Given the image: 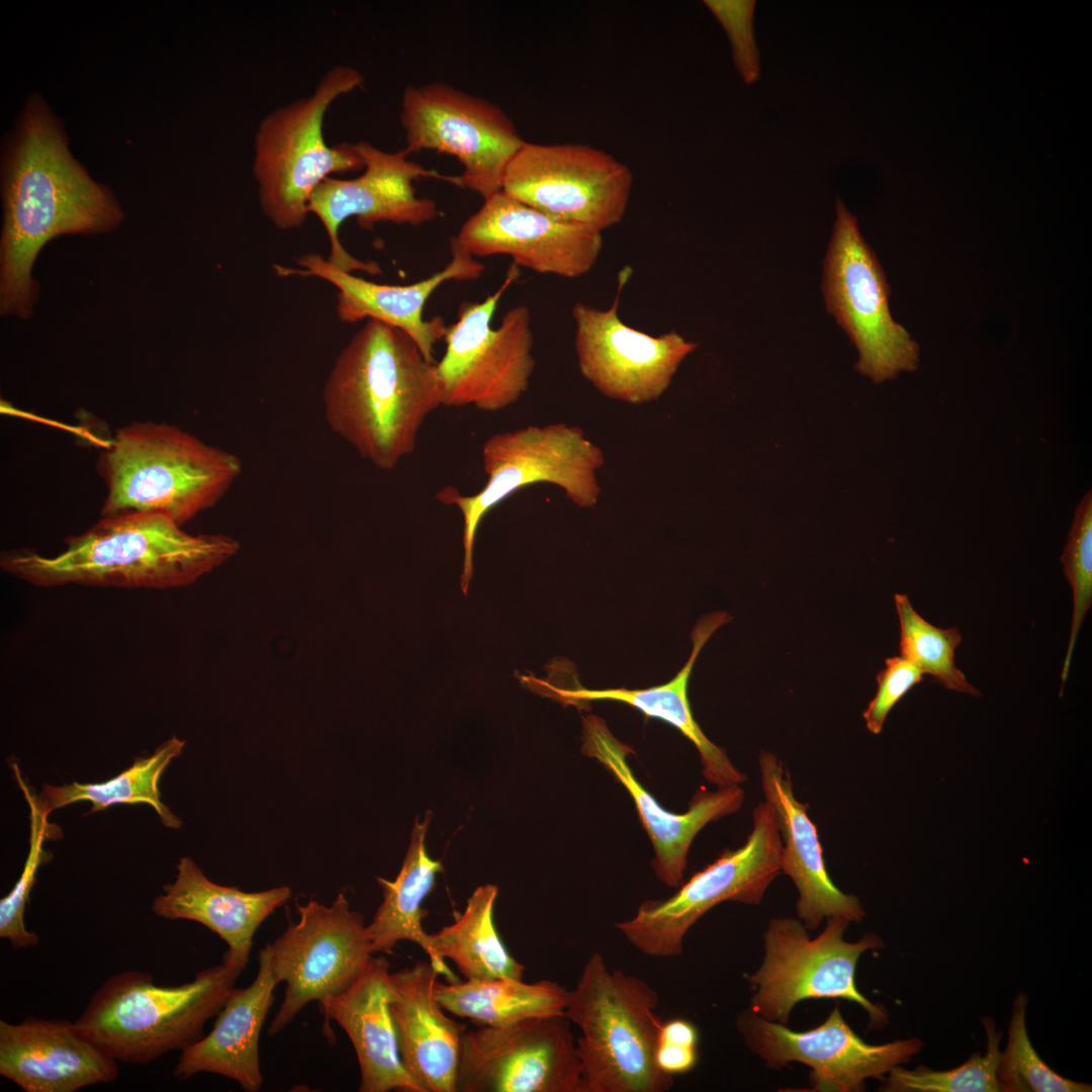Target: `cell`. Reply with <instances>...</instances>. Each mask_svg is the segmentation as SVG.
<instances>
[{"instance_id": "obj_29", "label": "cell", "mask_w": 1092, "mask_h": 1092, "mask_svg": "<svg viewBox=\"0 0 1092 1092\" xmlns=\"http://www.w3.org/2000/svg\"><path fill=\"white\" fill-rule=\"evenodd\" d=\"M276 985L266 945L259 953L255 980L232 990L212 1029L182 1051L173 1075L184 1080L199 1073L217 1074L236 1081L246 1092L259 1091L263 1082L259 1039Z\"/></svg>"}, {"instance_id": "obj_30", "label": "cell", "mask_w": 1092, "mask_h": 1092, "mask_svg": "<svg viewBox=\"0 0 1092 1092\" xmlns=\"http://www.w3.org/2000/svg\"><path fill=\"white\" fill-rule=\"evenodd\" d=\"M431 817L429 811L423 822L415 821L411 843L396 879L388 881L376 878L382 889L383 901L367 929L373 953L390 952L401 940L415 942L429 957L439 974L447 982L453 983L459 979L445 961L436 956L429 934L423 927L427 911L422 904L434 890L437 875L443 872L441 861L430 857L426 849L425 837Z\"/></svg>"}, {"instance_id": "obj_37", "label": "cell", "mask_w": 1092, "mask_h": 1092, "mask_svg": "<svg viewBox=\"0 0 1092 1092\" xmlns=\"http://www.w3.org/2000/svg\"><path fill=\"white\" fill-rule=\"evenodd\" d=\"M1027 1004L1026 993L1019 992L1013 1001L1007 1043L997 1070L1000 1092H1091L1090 1084L1067 1079L1041 1060L1028 1036Z\"/></svg>"}, {"instance_id": "obj_41", "label": "cell", "mask_w": 1092, "mask_h": 1092, "mask_svg": "<svg viewBox=\"0 0 1092 1092\" xmlns=\"http://www.w3.org/2000/svg\"><path fill=\"white\" fill-rule=\"evenodd\" d=\"M697 1046L658 1040L656 1062L662 1072L669 1076L690 1072L698 1060Z\"/></svg>"}, {"instance_id": "obj_14", "label": "cell", "mask_w": 1092, "mask_h": 1092, "mask_svg": "<svg viewBox=\"0 0 1092 1092\" xmlns=\"http://www.w3.org/2000/svg\"><path fill=\"white\" fill-rule=\"evenodd\" d=\"M298 914L297 922L267 944L274 979L285 983L269 1035L284 1029L309 1002L345 992L373 958L367 925L344 893L331 906L314 900L298 905Z\"/></svg>"}, {"instance_id": "obj_19", "label": "cell", "mask_w": 1092, "mask_h": 1092, "mask_svg": "<svg viewBox=\"0 0 1092 1092\" xmlns=\"http://www.w3.org/2000/svg\"><path fill=\"white\" fill-rule=\"evenodd\" d=\"M736 1026L747 1048L766 1066L779 1069L791 1062L808 1066L813 1091H861L866 1080H883L924 1048L918 1037L867 1043L846 1023L838 1005L822 1024L805 1031L764 1019L749 1007L737 1015Z\"/></svg>"}, {"instance_id": "obj_3", "label": "cell", "mask_w": 1092, "mask_h": 1092, "mask_svg": "<svg viewBox=\"0 0 1092 1092\" xmlns=\"http://www.w3.org/2000/svg\"><path fill=\"white\" fill-rule=\"evenodd\" d=\"M53 556L21 548L2 551L5 572L42 587L80 584L165 589L188 585L240 548L223 534H191L160 513L101 519L64 540Z\"/></svg>"}, {"instance_id": "obj_13", "label": "cell", "mask_w": 1092, "mask_h": 1092, "mask_svg": "<svg viewBox=\"0 0 1092 1092\" xmlns=\"http://www.w3.org/2000/svg\"><path fill=\"white\" fill-rule=\"evenodd\" d=\"M399 119L408 155L456 158L463 171L452 184L483 200L502 191L508 165L525 143L502 107L444 82L407 86Z\"/></svg>"}, {"instance_id": "obj_7", "label": "cell", "mask_w": 1092, "mask_h": 1092, "mask_svg": "<svg viewBox=\"0 0 1092 1092\" xmlns=\"http://www.w3.org/2000/svg\"><path fill=\"white\" fill-rule=\"evenodd\" d=\"M364 84L356 68L334 66L313 91L266 114L254 139L253 176L264 215L280 230L301 226L315 188L334 174L363 169L352 143L329 146L324 121L330 106Z\"/></svg>"}, {"instance_id": "obj_34", "label": "cell", "mask_w": 1092, "mask_h": 1092, "mask_svg": "<svg viewBox=\"0 0 1092 1092\" xmlns=\"http://www.w3.org/2000/svg\"><path fill=\"white\" fill-rule=\"evenodd\" d=\"M894 600L900 624L901 655L944 689L980 696L954 662L956 649L962 642L960 630L932 625L914 610L906 595L896 594Z\"/></svg>"}, {"instance_id": "obj_28", "label": "cell", "mask_w": 1092, "mask_h": 1092, "mask_svg": "<svg viewBox=\"0 0 1092 1092\" xmlns=\"http://www.w3.org/2000/svg\"><path fill=\"white\" fill-rule=\"evenodd\" d=\"M390 965L372 958L345 992L318 1002L327 1020H335L350 1038L360 1068L359 1092H423L404 1069L397 1046L389 1001Z\"/></svg>"}, {"instance_id": "obj_17", "label": "cell", "mask_w": 1092, "mask_h": 1092, "mask_svg": "<svg viewBox=\"0 0 1092 1092\" xmlns=\"http://www.w3.org/2000/svg\"><path fill=\"white\" fill-rule=\"evenodd\" d=\"M632 274L619 273L612 305L596 308L583 302L572 306L574 349L580 374L608 398L643 404L661 397L684 360L697 349L675 331L651 336L626 325L619 316L621 292Z\"/></svg>"}, {"instance_id": "obj_36", "label": "cell", "mask_w": 1092, "mask_h": 1092, "mask_svg": "<svg viewBox=\"0 0 1092 1092\" xmlns=\"http://www.w3.org/2000/svg\"><path fill=\"white\" fill-rule=\"evenodd\" d=\"M11 766L30 810L29 851L19 879L8 895L0 900V937L8 939L14 948H27L39 942L38 935L26 928L24 913L36 882V873L52 857L43 844L47 839L59 838L61 831L59 826L49 822L51 811L24 782L18 765L13 762Z\"/></svg>"}, {"instance_id": "obj_5", "label": "cell", "mask_w": 1092, "mask_h": 1092, "mask_svg": "<svg viewBox=\"0 0 1092 1092\" xmlns=\"http://www.w3.org/2000/svg\"><path fill=\"white\" fill-rule=\"evenodd\" d=\"M658 993L642 979L612 971L599 951L567 991L564 1015L581 1031L576 1041L582 1092H666L673 1077L656 1050L662 1021Z\"/></svg>"}, {"instance_id": "obj_11", "label": "cell", "mask_w": 1092, "mask_h": 1092, "mask_svg": "<svg viewBox=\"0 0 1092 1092\" xmlns=\"http://www.w3.org/2000/svg\"><path fill=\"white\" fill-rule=\"evenodd\" d=\"M518 277L519 267L512 263L493 293L482 301L463 302L456 322L447 327L446 350L435 363L444 406L474 405L493 413L527 391L535 368L528 307L514 306L497 327L491 326L499 300Z\"/></svg>"}, {"instance_id": "obj_21", "label": "cell", "mask_w": 1092, "mask_h": 1092, "mask_svg": "<svg viewBox=\"0 0 1092 1092\" xmlns=\"http://www.w3.org/2000/svg\"><path fill=\"white\" fill-rule=\"evenodd\" d=\"M451 260L440 271L407 285L375 283L334 266L327 258L304 254L296 258L299 268L276 266L279 275L313 276L330 282L338 289L336 312L339 320L355 324L375 320L394 327L407 335L423 356L435 363V345L444 340L447 325L441 316L424 317V308L433 293L449 281H474L484 266L459 243L450 240Z\"/></svg>"}, {"instance_id": "obj_10", "label": "cell", "mask_w": 1092, "mask_h": 1092, "mask_svg": "<svg viewBox=\"0 0 1092 1092\" xmlns=\"http://www.w3.org/2000/svg\"><path fill=\"white\" fill-rule=\"evenodd\" d=\"M782 873V840L772 808L760 802L752 812V829L742 846L725 850L694 874L669 898L642 902L635 915L616 928L640 952L675 958L689 930L716 905H756Z\"/></svg>"}, {"instance_id": "obj_35", "label": "cell", "mask_w": 1092, "mask_h": 1092, "mask_svg": "<svg viewBox=\"0 0 1092 1092\" xmlns=\"http://www.w3.org/2000/svg\"><path fill=\"white\" fill-rule=\"evenodd\" d=\"M987 1035L986 1053L973 1054L960 1067L945 1071L919 1066L908 1070L897 1066L882 1080L886 1092H1000L997 1070L1002 1031L989 1016L982 1018Z\"/></svg>"}, {"instance_id": "obj_22", "label": "cell", "mask_w": 1092, "mask_h": 1092, "mask_svg": "<svg viewBox=\"0 0 1092 1092\" xmlns=\"http://www.w3.org/2000/svg\"><path fill=\"white\" fill-rule=\"evenodd\" d=\"M581 724V753L601 763L629 793L654 849L651 864L656 877L665 886L678 888L684 883L695 837L710 822L737 812L744 801L743 789L740 786L716 791L701 789L693 796L687 812H669L634 776L627 760L633 748L615 737L599 716L584 715Z\"/></svg>"}, {"instance_id": "obj_31", "label": "cell", "mask_w": 1092, "mask_h": 1092, "mask_svg": "<svg viewBox=\"0 0 1092 1092\" xmlns=\"http://www.w3.org/2000/svg\"><path fill=\"white\" fill-rule=\"evenodd\" d=\"M435 996L442 1008L477 1026L498 1027L518 1021L564 1014L567 990L556 982L495 978L436 983Z\"/></svg>"}, {"instance_id": "obj_26", "label": "cell", "mask_w": 1092, "mask_h": 1092, "mask_svg": "<svg viewBox=\"0 0 1092 1092\" xmlns=\"http://www.w3.org/2000/svg\"><path fill=\"white\" fill-rule=\"evenodd\" d=\"M439 972L431 962L391 973L389 1008L401 1063L423 1092H456L465 1024L444 1013L435 996Z\"/></svg>"}, {"instance_id": "obj_38", "label": "cell", "mask_w": 1092, "mask_h": 1092, "mask_svg": "<svg viewBox=\"0 0 1092 1092\" xmlns=\"http://www.w3.org/2000/svg\"><path fill=\"white\" fill-rule=\"evenodd\" d=\"M1064 575L1073 593V614L1067 653L1061 679L1063 687L1070 670L1075 643L1086 614L1092 606V492L1089 489L1078 503L1068 540L1061 555Z\"/></svg>"}, {"instance_id": "obj_25", "label": "cell", "mask_w": 1092, "mask_h": 1092, "mask_svg": "<svg viewBox=\"0 0 1092 1092\" xmlns=\"http://www.w3.org/2000/svg\"><path fill=\"white\" fill-rule=\"evenodd\" d=\"M731 621L727 612H714L703 616L692 632L693 648L684 667L668 682L642 690L606 689L588 690L580 685L563 687L553 681L524 676L528 687L564 706L588 709L594 701H616L627 704L646 717L662 720L676 728L697 748L702 772L708 783L717 788L740 786L746 776L730 760L724 748L713 743L695 720L688 686L698 655L709 638L722 625Z\"/></svg>"}, {"instance_id": "obj_2", "label": "cell", "mask_w": 1092, "mask_h": 1092, "mask_svg": "<svg viewBox=\"0 0 1092 1092\" xmlns=\"http://www.w3.org/2000/svg\"><path fill=\"white\" fill-rule=\"evenodd\" d=\"M435 363L400 330L367 320L324 384L328 426L375 467L394 469L415 451L427 417L443 405Z\"/></svg>"}, {"instance_id": "obj_20", "label": "cell", "mask_w": 1092, "mask_h": 1092, "mask_svg": "<svg viewBox=\"0 0 1092 1092\" xmlns=\"http://www.w3.org/2000/svg\"><path fill=\"white\" fill-rule=\"evenodd\" d=\"M454 238L473 257L507 255L518 267L564 278L589 272L603 249L602 232L556 218L503 190L485 199Z\"/></svg>"}, {"instance_id": "obj_8", "label": "cell", "mask_w": 1092, "mask_h": 1092, "mask_svg": "<svg viewBox=\"0 0 1092 1092\" xmlns=\"http://www.w3.org/2000/svg\"><path fill=\"white\" fill-rule=\"evenodd\" d=\"M485 485L473 495L453 487L436 493L439 502L455 506L463 516V569L461 587L467 593L473 575V547L478 527L496 505L523 487L551 483L580 509H593L602 488L598 471L604 466L602 449L582 429L564 423L528 426L488 437L481 448Z\"/></svg>"}, {"instance_id": "obj_27", "label": "cell", "mask_w": 1092, "mask_h": 1092, "mask_svg": "<svg viewBox=\"0 0 1092 1092\" xmlns=\"http://www.w3.org/2000/svg\"><path fill=\"white\" fill-rule=\"evenodd\" d=\"M291 896L287 886L261 892L210 881L190 857H181L177 877L163 886L152 904L153 912L168 920H191L217 934L228 945L221 963L243 971L250 959L260 925Z\"/></svg>"}, {"instance_id": "obj_6", "label": "cell", "mask_w": 1092, "mask_h": 1092, "mask_svg": "<svg viewBox=\"0 0 1092 1092\" xmlns=\"http://www.w3.org/2000/svg\"><path fill=\"white\" fill-rule=\"evenodd\" d=\"M242 972L221 963L191 982L161 986L151 973L123 971L100 986L75 1024L117 1062L148 1064L201 1039Z\"/></svg>"}, {"instance_id": "obj_24", "label": "cell", "mask_w": 1092, "mask_h": 1092, "mask_svg": "<svg viewBox=\"0 0 1092 1092\" xmlns=\"http://www.w3.org/2000/svg\"><path fill=\"white\" fill-rule=\"evenodd\" d=\"M758 765L764 801L772 808L780 830L782 873L791 878L799 893L797 918L808 930L818 928L824 919L860 921L866 914L860 901L831 881L816 826L807 813L808 805L796 798L783 761L762 750Z\"/></svg>"}, {"instance_id": "obj_39", "label": "cell", "mask_w": 1092, "mask_h": 1092, "mask_svg": "<svg viewBox=\"0 0 1092 1092\" xmlns=\"http://www.w3.org/2000/svg\"><path fill=\"white\" fill-rule=\"evenodd\" d=\"M703 3L725 30L735 67L744 82L752 84L757 81L760 60L753 31L756 1L705 0Z\"/></svg>"}, {"instance_id": "obj_42", "label": "cell", "mask_w": 1092, "mask_h": 1092, "mask_svg": "<svg viewBox=\"0 0 1092 1092\" xmlns=\"http://www.w3.org/2000/svg\"><path fill=\"white\" fill-rule=\"evenodd\" d=\"M659 1040L698 1046L699 1035L693 1023L685 1019H672L662 1023Z\"/></svg>"}, {"instance_id": "obj_1", "label": "cell", "mask_w": 1092, "mask_h": 1092, "mask_svg": "<svg viewBox=\"0 0 1092 1092\" xmlns=\"http://www.w3.org/2000/svg\"><path fill=\"white\" fill-rule=\"evenodd\" d=\"M12 133L2 171L0 304L2 314L27 317L40 249L60 235L109 232L123 213L72 156L63 126L38 95L26 102Z\"/></svg>"}, {"instance_id": "obj_40", "label": "cell", "mask_w": 1092, "mask_h": 1092, "mask_svg": "<svg viewBox=\"0 0 1092 1092\" xmlns=\"http://www.w3.org/2000/svg\"><path fill=\"white\" fill-rule=\"evenodd\" d=\"M923 675L917 665L902 655L886 659L885 668L877 675V693L862 713L871 733H881L890 711Z\"/></svg>"}, {"instance_id": "obj_23", "label": "cell", "mask_w": 1092, "mask_h": 1092, "mask_svg": "<svg viewBox=\"0 0 1092 1092\" xmlns=\"http://www.w3.org/2000/svg\"><path fill=\"white\" fill-rule=\"evenodd\" d=\"M118 1062L65 1019L0 1020V1075L25 1092H75L110 1083Z\"/></svg>"}, {"instance_id": "obj_9", "label": "cell", "mask_w": 1092, "mask_h": 1092, "mask_svg": "<svg viewBox=\"0 0 1092 1092\" xmlns=\"http://www.w3.org/2000/svg\"><path fill=\"white\" fill-rule=\"evenodd\" d=\"M848 924L841 918L827 919L822 932L811 938L798 918L770 919L763 933L762 964L748 979L754 991L749 1008L764 1019L787 1024L800 1001L843 999L860 1005L874 1027L887 1024L885 1008L872 1003L855 985L859 958L883 941L874 933L846 941Z\"/></svg>"}, {"instance_id": "obj_32", "label": "cell", "mask_w": 1092, "mask_h": 1092, "mask_svg": "<svg viewBox=\"0 0 1092 1092\" xmlns=\"http://www.w3.org/2000/svg\"><path fill=\"white\" fill-rule=\"evenodd\" d=\"M497 893L495 885L479 886L454 923L429 934L436 956L453 961L466 980H523L525 966L511 956L494 924Z\"/></svg>"}, {"instance_id": "obj_33", "label": "cell", "mask_w": 1092, "mask_h": 1092, "mask_svg": "<svg viewBox=\"0 0 1092 1092\" xmlns=\"http://www.w3.org/2000/svg\"><path fill=\"white\" fill-rule=\"evenodd\" d=\"M184 745V740L171 737L151 755L135 758L129 767L108 781L44 785L38 799L51 812L80 801L91 804L89 813L118 804H147L156 811L164 826L179 828L182 821L161 801L159 782L170 762L181 754Z\"/></svg>"}, {"instance_id": "obj_18", "label": "cell", "mask_w": 1092, "mask_h": 1092, "mask_svg": "<svg viewBox=\"0 0 1092 1092\" xmlns=\"http://www.w3.org/2000/svg\"><path fill=\"white\" fill-rule=\"evenodd\" d=\"M363 160V173L352 179L329 177L312 192L308 212L322 222L329 238L328 260L339 269L371 275L382 274L378 263L362 261L346 251L340 242L343 222L355 217L365 229L386 221L421 225L436 219V202L419 197L414 183L420 178L449 182L450 175L429 170L408 159L404 149L386 152L366 141L354 144Z\"/></svg>"}, {"instance_id": "obj_16", "label": "cell", "mask_w": 1092, "mask_h": 1092, "mask_svg": "<svg viewBox=\"0 0 1092 1092\" xmlns=\"http://www.w3.org/2000/svg\"><path fill=\"white\" fill-rule=\"evenodd\" d=\"M564 1014L465 1030L456 1092H582V1071Z\"/></svg>"}, {"instance_id": "obj_12", "label": "cell", "mask_w": 1092, "mask_h": 1092, "mask_svg": "<svg viewBox=\"0 0 1092 1092\" xmlns=\"http://www.w3.org/2000/svg\"><path fill=\"white\" fill-rule=\"evenodd\" d=\"M822 291L828 312L857 349V372L880 383L917 369L919 345L892 317L885 273L855 216L840 198L824 261Z\"/></svg>"}, {"instance_id": "obj_15", "label": "cell", "mask_w": 1092, "mask_h": 1092, "mask_svg": "<svg viewBox=\"0 0 1092 1092\" xmlns=\"http://www.w3.org/2000/svg\"><path fill=\"white\" fill-rule=\"evenodd\" d=\"M630 169L583 144L525 142L508 165L503 191L556 218L603 232L624 217Z\"/></svg>"}, {"instance_id": "obj_4", "label": "cell", "mask_w": 1092, "mask_h": 1092, "mask_svg": "<svg viewBox=\"0 0 1092 1092\" xmlns=\"http://www.w3.org/2000/svg\"><path fill=\"white\" fill-rule=\"evenodd\" d=\"M96 470L106 488L101 517L160 513L182 527L226 494L243 464L175 425L143 421L116 430Z\"/></svg>"}]
</instances>
